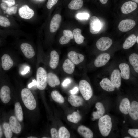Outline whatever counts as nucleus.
Wrapping results in <instances>:
<instances>
[{
    "label": "nucleus",
    "mask_w": 138,
    "mask_h": 138,
    "mask_svg": "<svg viewBox=\"0 0 138 138\" xmlns=\"http://www.w3.org/2000/svg\"><path fill=\"white\" fill-rule=\"evenodd\" d=\"M121 77L120 72L118 69H114L112 72L110 80L116 88H119L121 86Z\"/></svg>",
    "instance_id": "4468645a"
},
{
    "label": "nucleus",
    "mask_w": 138,
    "mask_h": 138,
    "mask_svg": "<svg viewBox=\"0 0 138 138\" xmlns=\"http://www.w3.org/2000/svg\"></svg>",
    "instance_id": "6e6d98bb"
},
{
    "label": "nucleus",
    "mask_w": 138,
    "mask_h": 138,
    "mask_svg": "<svg viewBox=\"0 0 138 138\" xmlns=\"http://www.w3.org/2000/svg\"><path fill=\"white\" fill-rule=\"evenodd\" d=\"M4 135L6 138H11L12 136V131L9 124L5 122L3 125Z\"/></svg>",
    "instance_id": "c9c22d12"
},
{
    "label": "nucleus",
    "mask_w": 138,
    "mask_h": 138,
    "mask_svg": "<svg viewBox=\"0 0 138 138\" xmlns=\"http://www.w3.org/2000/svg\"><path fill=\"white\" fill-rule=\"evenodd\" d=\"M18 13L22 18L29 19L32 18L34 15V12L27 5H25L20 7Z\"/></svg>",
    "instance_id": "1a4fd4ad"
},
{
    "label": "nucleus",
    "mask_w": 138,
    "mask_h": 138,
    "mask_svg": "<svg viewBox=\"0 0 138 138\" xmlns=\"http://www.w3.org/2000/svg\"><path fill=\"white\" fill-rule=\"evenodd\" d=\"M112 40L109 37H104L99 38L96 42V45L99 50L104 51L108 49L112 44Z\"/></svg>",
    "instance_id": "39448f33"
},
{
    "label": "nucleus",
    "mask_w": 138,
    "mask_h": 138,
    "mask_svg": "<svg viewBox=\"0 0 138 138\" xmlns=\"http://www.w3.org/2000/svg\"><path fill=\"white\" fill-rule=\"evenodd\" d=\"M129 62L135 71L138 73V54L133 53L131 54L129 58Z\"/></svg>",
    "instance_id": "7c9ffc66"
},
{
    "label": "nucleus",
    "mask_w": 138,
    "mask_h": 138,
    "mask_svg": "<svg viewBox=\"0 0 138 138\" xmlns=\"http://www.w3.org/2000/svg\"><path fill=\"white\" fill-rule=\"evenodd\" d=\"M28 138H36L37 137L34 136H30L28 137Z\"/></svg>",
    "instance_id": "3c124183"
},
{
    "label": "nucleus",
    "mask_w": 138,
    "mask_h": 138,
    "mask_svg": "<svg viewBox=\"0 0 138 138\" xmlns=\"http://www.w3.org/2000/svg\"><path fill=\"white\" fill-rule=\"evenodd\" d=\"M134 2L138 3V0H132Z\"/></svg>",
    "instance_id": "8fccbe9b"
},
{
    "label": "nucleus",
    "mask_w": 138,
    "mask_h": 138,
    "mask_svg": "<svg viewBox=\"0 0 138 138\" xmlns=\"http://www.w3.org/2000/svg\"><path fill=\"white\" fill-rule=\"evenodd\" d=\"M129 115L134 120H138V102L135 101H132L131 104Z\"/></svg>",
    "instance_id": "5701e85b"
},
{
    "label": "nucleus",
    "mask_w": 138,
    "mask_h": 138,
    "mask_svg": "<svg viewBox=\"0 0 138 138\" xmlns=\"http://www.w3.org/2000/svg\"><path fill=\"white\" fill-rule=\"evenodd\" d=\"M100 85L103 89L108 92L114 91L116 88L111 80L107 78L103 79L100 82Z\"/></svg>",
    "instance_id": "a211bd4d"
},
{
    "label": "nucleus",
    "mask_w": 138,
    "mask_h": 138,
    "mask_svg": "<svg viewBox=\"0 0 138 138\" xmlns=\"http://www.w3.org/2000/svg\"><path fill=\"white\" fill-rule=\"evenodd\" d=\"M47 82L48 85L52 88L59 85L60 83V80L57 76L51 72L47 74Z\"/></svg>",
    "instance_id": "aec40b11"
},
{
    "label": "nucleus",
    "mask_w": 138,
    "mask_h": 138,
    "mask_svg": "<svg viewBox=\"0 0 138 138\" xmlns=\"http://www.w3.org/2000/svg\"><path fill=\"white\" fill-rule=\"evenodd\" d=\"M21 95L23 102L27 108L31 110L35 108L36 106V100L30 90L27 88L23 89L21 92Z\"/></svg>",
    "instance_id": "f03ea898"
},
{
    "label": "nucleus",
    "mask_w": 138,
    "mask_h": 138,
    "mask_svg": "<svg viewBox=\"0 0 138 138\" xmlns=\"http://www.w3.org/2000/svg\"><path fill=\"white\" fill-rule=\"evenodd\" d=\"M83 4V0H71L68 4V7L71 10H78L82 7Z\"/></svg>",
    "instance_id": "72a5a7b5"
},
{
    "label": "nucleus",
    "mask_w": 138,
    "mask_h": 138,
    "mask_svg": "<svg viewBox=\"0 0 138 138\" xmlns=\"http://www.w3.org/2000/svg\"><path fill=\"white\" fill-rule=\"evenodd\" d=\"M67 56L68 59L75 65H78L82 62L84 59L83 55L73 51L68 52Z\"/></svg>",
    "instance_id": "2eb2a0df"
},
{
    "label": "nucleus",
    "mask_w": 138,
    "mask_h": 138,
    "mask_svg": "<svg viewBox=\"0 0 138 138\" xmlns=\"http://www.w3.org/2000/svg\"><path fill=\"white\" fill-rule=\"evenodd\" d=\"M89 25L90 31L93 34L98 33L101 28V22L99 18L96 16H93L91 18Z\"/></svg>",
    "instance_id": "423d86ee"
},
{
    "label": "nucleus",
    "mask_w": 138,
    "mask_h": 138,
    "mask_svg": "<svg viewBox=\"0 0 138 138\" xmlns=\"http://www.w3.org/2000/svg\"><path fill=\"white\" fill-rule=\"evenodd\" d=\"M2 2L6 4L7 6L6 9L8 7L13 6L15 3V0H2Z\"/></svg>",
    "instance_id": "c03bdc74"
},
{
    "label": "nucleus",
    "mask_w": 138,
    "mask_h": 138,
    "mask_svg": "<svg viewBox=\"0 0 138 138\" xmlns=\"http://www.w3.org/2000/svg\"><path fill=\"white\" fill-rule=\"evenodd\" d=\"M17 10V8L15 6H13L7 8L5 11L6 13L9 15H11L16 13Z\"/></svg>",
    "instance_id": "a19ab883"
},
{
    "label": "nucleus",
    "mask_w": 138,
    "mask_h": 138,
    "mask_svg": "<svg viewBox=\"0 0 138 138\" xmlns=\"http://www.w3.org/2000/svg\"><path fill=\"white\" fill-rule=\"evenodd\" d=\"M51 96L53 99L58 103L62 104L65 101L63 96L56 90L52 91L51 93Z\"/></svg>",
    "instance_id": "f704fd0d"
},
{
    "label": "nucleus",
    "mask_w": 138,
    "mask_h": 138,
    "mask_svg": "<svg viewBox=\"0 0 138 138\" xmlns=\"http://www.w3.org/2000/svg\"><path fill=\"white\" fill-rule=\"evenodd\" d=\"M136 25L134 20L127 19L122 20L119 23L118 27L119 30L122 32H126L133 28Z\"/></svg>",
    "instance_id": "6e6552de"
},
{
    "label": "nucleus",
    "mask_w": 138,
    "mask_h": 138,
    "mask_svg": "<svg viewBox=\"0 0 138 138\" xmlns=\"http://www.w3.org/2000/svg\"><path fill=\"white\" fill-rule=\"evenodd\" d=\"M2 135V129L1 127V126L0 127V138H1Z\"/></svg>",
    "instance_id": "09e8293b"
},
{
    "label": "nucleus",
    "mask_w": 138,
    "mask_h": 138,
    "mask_svg": "<svg viewBox=\"0 0 138 138\" xmlns=\"http://www.w3.org/2000/svg\"><path fill=\"white\" fill-rule=\"evenodd\" d=\"M136 36L134 34L129 36L125 40L122 47L125 49H127L133 46L136 41Z\"/></svg>",
    "instance_id": "c85d7f7f"
},
{
    "label": "nucleus",
    "mask_w": 138,
    "mask_h": 138,
    "mask_svg": "<svg viewBox=\"0 0 138 138\" xmlns=\"http://www.w3.org/2000/svg\"><path fill=\"white\" fill-rule=\"evenodd\" d=\"M119 68L121 77L125 80L129 79L130 77V69L128 65L125 63H121L119 65Z\"/></svg>",
    "instance_id": "412c9836"
},
{
    "label": "nucleus",
    "mask_w": 138,
    "mask_h": 138,
    "mask_svg": "<svg viewBox=\"0 0 138 138\" xmlns=\"http://www.w3.org/2000/svg\"><path fill=\"white\" fill-rule=\"evenodd\" d=\"M136 41L137 42V43H138V36L136 37Z\"/></svg>",
    "instance_id": "603ef678"
},
{
    "label": "nucleus",
    "mask_w": 138,
    "mask_h": 138,
    "mask_svg": "<svg viewBox=\"0 0 138 138\" xmlns=\"http://www.w3.org/2000/svg\"><path fill=\"white\" fill-rule=\"evenodd\" d=\"M63 35L60 38L59 42L60 44L63 45L68 43L71 39L73 38L72 32L68 30H64L63 31Z\"/></svg>",
    "instance_id": "bb28decb"
},
{
    "label": "nucleus",
    "mask_w": 138,
    "mask_h": 138,
    "mask_svg": "<svg viewBox=\"0 0 138 138\" xmlns=\"http://www.w3.org/2000/svg\"><path fill=\"white\" fill-rule=\"evenodd\" d=\"M68 101L73 106L78 107L83 105L84 100L80 96L72 95L68 97Z\"/></svg>",
    "instance_id": "a878e982"
},
{
    "label": "nucleus",
    "mask_w": 138,
    "mask_h": 138,
    "mask_svg": "<svg viewBox=\"0 0 138 138\" xmlns=\"http://www.w3.org/2000/svg\"><path fill=\"white\" fill-rule=\"evenodd\" d=\"M76 17L79 20H87L89 17V15L87 13H79L77 14Z\"/></svg>",
    "instance_id": "58836bf2"
},
{
    "label": "nucleus",
    "mask_w": 138,
    "mask_h": 138,
    "mask_svg": "<svg viewBox=\"0 0 138 138\" xmlns=\"http://www.w3.org/2000/svg\"><path fill=\"white\" fill-rule=\"evenodd\" d=\"M58 1V0H48L46 4L47 8L48 9H51L56 4Z\"/></svg>",
    "instance_id": "37998d69"
},
{
    "label": "nucleus",
    "mask_w": 138,
    "mask_h": 138,
    "mask_svg": "<svg viewBox=\"0 0 138 138\" xmlns=\"http://www.w3.org/2000/svg\"><path fill=\"white\" fill-rule=\"evenodd\" d=\"M42 138H47V137H42Z\"/></svg>",
    "instance_id": "5fc2aeb1"
},
{
    "label": "nucleus",
    "mask_w": 138,
    "mask_h": 138,
    "mask_svg": "<svg viewBox=\"0 0 138 138\" xmlns=\"http://www.w3.org/2000/svg\"><path fill=\"white\" fill-rule=\"evenodd\" d=\"M16 118L11 116L9 120V124L12 132L15 134L19 133L21 130V126Z\"/></svg>",
    "instance_id": "f3484780"
},
{
    "label": "nucleus",
    "mask_w": 138,
    "mask_h": 138,
    "mask_svg": "<svg viewBox=\"0 0 138 138\" xmlns=\"http://www.w3.org/2000/svg\"><path fill=\"white\" fill-rule=\"evenodd\" d=\"M58 133L60 138H69L70 137L69 131L65 127H60L59 129Z\"/></svg>",
    "instance_id": "e433bc0d"
},
{
    "label": "nucleus",
    "mask_w": 138,
    "mask_h": 138,
    "mask_svg": "<svg viewBox=\"0 0 138 138\" xmlns=\"http://www.w3.org/2000/svg\"><path fill=\"white\" fill-rule=\"evenodd\" d=\"M98 125L101 135L104 137L108 136L111 130L112 126L110 117L108 115L103 116L99 119Z\"/></svg>",
    "instance_id": "f257e3e1"
},
{
    "label": "nucleus",
    "mask_w": 138,
    "mask_h": 138,
    "mask_svg": "<svg viewBox=\"0 0 138 138\" xmlns=\"http://www.w3.org/2000/svg\"><path fill=\"white\" fill-rule=\"evenodd\" d=\"M130 137H125V138H130Z\"/></svg>",
    "instance_id": "864d4df0"
},
{
    "label": "nucleus",
    "mask_w": 138,
    "mask_h": 138,
    "mask_svg": "<svg viewBox=\"0 0 138 138\" xmlns=\"http://www.w3.org/2000/svg\"><path fill=\"white\" fill-rule=\"evenodd\" d=\"M79 91V89L78 87H75L74 88L70 91V93L73 95L77 93Z\"/></svg>",
    "instance_id": "49530a36"
},
{
    "label": "nucleus",
    "mask_w": 138,
    "mask_h": 138,
    "mask_svg": "<svg viewBox=\"0 0 138 138\" xmlns=\"http://www.w3.org/2000/svg\"><path fill=\"white\" fill-rule=\"evenodd\" d=\"M10 23L7 18L1 15L0 16V25L2 27H7L10 26Z\"/></svg>",
    "instance_id": "4c0bfd02"
},
{
    "label": "nucleus",
    "mask_w": 138,
    "mask_h": 138,
    "mask_svg": "<svg viewBox=\"0 0 138 138\" xmlns=\"http://www.w3.org/2000/svg\"><path fill=\"white\" fill-rule=\"evenodd\" d=\"M110 58V54L107 53H102L98 56L94 62V65L97 67H100L106 65Z\"/></svg>",
    "instance_id": "9d476101"
},
{
    "label": "nucleus",
    "mask_w": 138,
    "mask_h": 138,
    "mask_svg": "<svg viewBox=\"0 0 138 138\" xmlns=\"http://www.w3.org/2000/svg\"><path fill=\"white\" fill-rule=\"evenodd\" d=\"M137 7V4L135 2L128 1L122 5L121 8V11L124 14H128L135 10Z\"/></svg>",
    "instance_id": "dca6fc26"
},
{
    "label": "nucleus",
    "mask_w": 138,
    "mask_h": 138,
    "mask_svg": "<svg viewBox=\"0 0 138 138\" xmlns=\"http://www.w3.org/2000/svg\"><path fill=\"white\" fill-rule=\"evenodd\" d=\"M79 87L80 93L83 98L88 100L92 97L93 91L89 83L85 80H80L79 82Z\"/></svg>",
    "instance_id": "20e7f679"
},
{
    "label": "nucleus",
    "mask_w": 138,
    "mask_h": 138,
    "mask_svg": "<svg viewBox=\"0 0 138 138\" xmlns=\"http://www.w3.org/2000/svg\"><path fill=\"white\" fill-rule=\"evenodd\" d=\"M99 1L102 4H105L107 3L108 0H99Z\"/></svg>",
    "instance_id": "de8ad7c7"
},
{
    "label": "nucleus",
    "mask_w": 138,
    "mask_h": 138,
    "mask_svg": "<svg viewBox=\"0 0 138 138\" xmlns=\"http://www.w3.org/2000/svg\"><path fill=\"white\" fill-rule=\"evenodd\" d=\"M59 60V56L57 52L55 50L52 51L50 54V67L53 69L56 68L58 65Z\"/></svg>",
    "instance_id": "4be33fe9"
},
{
    "label": "nucleus",
    "mask_w": 138,
    "mask_h": 138,
    "mask_svg": "<svg viewBox=\"0 0 138 138\" xmlns=\"http://www.w3.org/2000/svg\"><path fill=\"white\" fill-rule=\"evenodd\" d=\"M1 61L2 67L4 70H9L13 65V60L7 54H5L2 55L1 58Z\"/></svg>",
    "instance_id": "ddd939ff"
},
{
    "label": "nucleus",
    "mask_w": 138,
    "mask_h": 138,
    "mask_svg": "<svg viewBox=\"0 0 138 138\" xmlns=\"http://www.w3.org/2000/svg\"><path fill=\"white\" fill-rule=\"evenodd\" d=\"M61 21V15L58 14L54 15L52 19L50 25V30L51 33L55 32L60 26Z\"/></svg>",
    "instance_id": "f8f14e48"
},
{
    "label": "nucleus",
    "mask_w": 138,
    "mask_h": 138,
    "mask_svg": "<svg viewBox=\"0 0 138 138\" xmlns=\"http://www.w3.org/2000/svg\"><path fill=\"white\" fill-rule=\"evenodd\" d=\"M20 49L25 57L27 59L33 57L35 55V52L32 47L27 43H22L20 45Z\"/></svg>",
    "instance_id": "0eeeda50"
},
{
    "label": "nucleus",
    "mask_w": 138,
    "mask_h": 138,
    "mask_svg": "<svg viewBox=\"0 0 138 138\" xmlns=\"http://www.w3.org/2000/svg\"><path fill=\"white\" fill-rule=\"evenodd\" d=\"M130 106L131 104L128 99L124 98L122 100L120 103L119 110L123 114L127 115L129 113Z\"/></svg>",
    "instance_id": "b1692460"
},
{
    "label": "nucleus",
    "mask_w": 138,
    "mask_h": 138,
    "mask_svg": "<svg viewBox=\"0 0 138 138\" xmlns=\"http://www.w3.org/2000/svg\"><path fill=\"white\" fill-rule=\"evenodd\" d=\"M78 133L83 137L92 138L93 133L92 131L89 128L84 125H80L77 128Z\"/></svg>",
    "instance_id": "393cba45"
},
{
    "label": "nucleus",
    "mask_w": 138,
    "mask_h": 138,
    "mask_svg": "<svg viewBox=\"0 0 138 138\" xmlns=\"http://www.w3.org/2000/svg\"><path fill=\"white\" fill-rule=\"evenodd\" d=\"M128 132L132 136L138 138V129H130L128 130Z\"/></svg>",
    "instance_id": "ea45409f"
},
{
    "label": "nucleus",
    "mask_w": 138,
    "mask_h": 138,
    "mask_svg": "<svg viewBox=\"0 0 138 138\" xmlns=\"http://www.w3.org/2000/svg\"><path fill=\"white\" fill-rule=\"evenodd\" d=\"M71 82V80L68 78L65 80L62 83V86L64 87H67Z\"/></svg>",
    "instance_id": "a18cd8bd"
},
{
    "label": "nucleus",
    "mask_w": 138,
    "mask_h": 138,
    "mask_svg": "<svg viewBox=\"0 0 138 138\" xmlns=\"http://www.w3.org/2000/svg\"><path fill=\"white\" fill-rule=\"evenodd\" d=\"M11 91L10 88L6 85L3 86L0 90V98L4 103H8L11 99Z\"/></svg>",
    "instance_id": "9b49d317"
},
{
    "label": "nucleus",
    "mask_w": 138,
    "mask_h": 138,
    "mask_svg": "<svg viewBox=\"0 0 138 138\" xmlns=\"http://www.w3.org/2000/svg\"><path fill=\"white\" fill-rule=\"evenodd\" d=\"M95 106L97 110L96 111L93 112L92 113V120L93 121L100 118L103 116L105 112L104 106L101 102H97Z\"/></svg>",
    "instance_id": "6ab92c4d"
},
{
    "label": "nucleus",
    "mask_w": 138,
    "mask_h": 138,
    "mask_svg": "<svg viewBox=\"0 0 138 138\" xmlns=\"http://www.w3.org/2000/svg\"><path fill=\"white\" fill-rule=\"evenodd\" d=\"M62 68L64 71L67 73L71 74L74 72L75 68L74 64L69 59L64 61Z\"/></svg>",
    "instance_id": "cd10ccee"
},
{
    "label": "nucleus",
    "mask_w": 138,
    "mask_h": 138,
    "mask_svg": "<svg viewBox=\"0 0 138 138\" xmlns=\"http://www.w3.org/2000/svg\"><path fill=\"white\" fill-rule=\"evenodd\" d=\"M50 132L52 138H59L58 131L54 128H52L50 130Z\"/></svg>",
    "instance_id": "79ce46f5"
},
{
    "label": "nucleus",
    "mask_w": 138,
    "mask_h": 138,
    "mask_svg": "<svg viewBox=\"0 0 138 138\" xmlns=\"http://www.w3.org/2000/svg\"><path fill=\"white\" fill-rule=\"evenodd\" d=\"M81 30L79 28L73 30V34L75 42L78 44H82L84 41V37L81 34Z\"/></svg>",
    "instance_id": "c756f323"
},
{
    "label": "nucleus",
    "mask_w": 138,
    "mask_h": 138,
    "mask_svg": "<svg viewBox=\"0 0 138 138\" xmlns=\"http://www.w3.org/2000/svg\"><path fill=\"white\" fill-rule=\"evenodd\" d=\"M15 112L17 120L20 122L22 121L23 119V112L21 106L19 102H16L15 104Z\"/></svg>",
    "instance_id": "2f4dec72"
},
{
    "label": "nucleus",
    "mask_w": 138,
    "mask_h": 138,
    "mask_svg": "<svg viewBox=\"0 0 138 138\" xmlns=\"http://www.w3.org/2000/svg\"><path fill=\"white\" fill-rule=\"evenodd\" d=\"M47 74L46 70L43 68L39 67L36 73V83L38 89L43 90L46 88L47 85Z\"/></svg>",
    "instance_id": "7ed1b4c3"
},
{
    "label": "nucleus",
    "mask_w": 138,
    "mask_h": 138,
    "mask_svg": "<svg viewBox=\"0 0 138 138\" xmlns=\"http://www.w3.org/2000/svg\"><path fill=\"white\" fill-rule=\"evenodd\" d=\"M82 117L78 111H74L71 114L68 115L67 118L68 121L71 122L77 123L81 120Z\"/></svg>",
    "instance_id": "473e14b6"
}]
</instances>
